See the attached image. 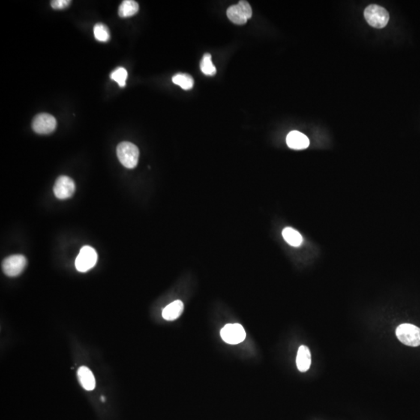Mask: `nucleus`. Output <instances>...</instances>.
Here are the masks:
<instances>
[{"label": "nucleus", "instance_id": "nucleus-1", "mask_svg": "<svg viewBox=\"0 0 420 420\" xmlns=\"http://www.w3.org/2000/svg\"><path fill=\"white\" fill-rule=\"evenodd\" d=\"M117 156L121 164L129 169L136 167L139 161L138 147L130 142H122L117 147Z\"/></svg>", "mask_w": 420, "mask_h": 420}, {"label": "nucleus", "instance_id": "nucleus-2", "mask_svg": "<svg viewBox=\"0 0 420 420\" xmlns=\"http://www.w3.org/2000/svg\"><path fill=\"white\" fill-rule=\"evenodd\" d=\"M364 17L367 23L375 28H383L389 21V13L383 7L376 4L369 6L364 10Z\"/></svg>", "mask_w": 420, "mask_h": 420}, {"label": "nucleus", "instance_id": "nucleus-3", "mask_svg": "<svg viewBox=\"0 0 420 420\" xmlns=\"http://www.w3.org/2000/svg\"><path fill=\"white\" fill-rule=\"evenodd\" d=\"M396 336L399 341L406 346H420V328L412 324H402L396 328Z\"/></svg>", "mask_w": 420, "mask_h": 420}, {"label": "nucleus", "instance_id": "nucleus-4", "mask_svg": "<svg viewBox=\"0 0 420 420\" xmlns=\"http://www.w3.org/2000/svg\"><path fill=\"white\" fill-rule=\"evenodd\" d=\"M226 15L229 20L235 25H244L252 16L251 7L247 1H240L236 5L231 6L227 9Z\"/></svg>", "mask_w": 420, "mask_h": 420}, {"label": "nucleus", "instance_id": "nucleus-5", "mask_svg": "<svg viewBox=\"0 0 420 420\" xmlns=\"http://www.w3.org/2000/svg\"><path fill=\"white\" fill-rule=\"evenodd\" d=\"M97 253L91 246H84L81 248L76 259V269L80 272H86L94 268L97 264Z\"/></svg>", "mask_w": 420, "mask_h": 420}, {"label": "nucleus", "instance_id": "nucleus-6", "mask_svg": "<svg viewBox=\"0 0 420 420\" xmlns=\"http://www.w3.org/2000/svg\"><path fill=\"white\" fill-rule=\"evenodd\" d=\"M220 335L225 343L237 345L245 340L246 331L241 324H227L222 328Z\"/></svg>", "mask_w": 420, "mask_h": 420}, {"label": "nucleus", "instance_id": "nucleus-7", "mask_svg": "<svg viewBox=\"0 0 420 420\" xmlns=\"http://www.w3.org/2000/svg\"><path fill=\"white\" fill-rule=\"evenodd\" d=\"M56 119L52 115L41 113L36 115L32 121L33 130L37 134H50L56 128Z\"/></svg>", "mask_w": 420, "mask_h": 420}, {"label": "nucleus", "instance_id": "nucleus-8", "mask_svg": "<svg viewBox=\"0 0 420 420\" xmlns=\"http://www.w3.org/2000/svg\"><path fill=\"white\" fill-rule=\"evenodd\" d=\"M27 259L22 255H14L7 258L3 262V270L6 275L10 277H17L26 267Z\"/></svg>", "mask_w": 420, "mask_h": 420}, {"label": "nucleus", "instance_id": "nucleus-9", "mask_svg": "<svg viewBox=\"0 0 420 420\" xmlns=\"http://www.w3.org/2000/svg\"><path fill=\"white\" fill-rule=\"evenodd\" d=\"M76 186L72 178L67 176L58 177L54 185V194L59 199H69L74 193Z\"/></svg>", "mask_w": 420, "mask_h": 420}, {"label": "nucleus", "instance_id": "nucleus-10", "mask_svg": "<svg viewBox=\"0 0 420 420\" xmlns=\"http://www.w3.org/2000/svg\"><path fill=\"white\" fill-rule=\"evenodd\" d=\"M288 146L293 150H304L310 145L308 138L298 131H292L286 136Z\"/></svg>", "mask_w": 420, "mask_h": 420}, {"label": "nucleus", "instance_id": "nucleus-11", "mask_svg": "<svg viewBox=\"0 0 420 420\" xmlns=\"http://www.w3.org/2000/svg\"><path fill=\"white\" fill-rule=\"evenodd\" d=\"M78 379L81 386L87 391H93L96 387L95 377L88 367L82 366L77 372Z\"/></svg>", "mask_w": 420, "mask_h": 420}, {"label": "nucleus", "instance_id": "nucleus-12", "mask_svg": "<svg viewBox=\"0 0 420 420\" xmlns=\"http://www.w3.org/2000/svg\"><path fill=\"white\" fill-rule=\"evenodd\" d=\"M182 301H175L168 304L162 312V316L166 321H175L181 316L184 311Z\"/></svg>", "mask_w": 420, "mask_h": 420}, {"label": "nucleus", "instance_id": "nucleus-13", "mask_svg": "<svg viewBox=\"0 0 420 420\" xmlns=\"http://www.w3.org/2000/svg\"><path fill=\"white\" fill-rule=\"evenodd\" d=\"M297 367L301 372H306L311 364V354L310 349L306 346H301L297 355Z\"/></svg>", "mask_w": 420, "mask_h": 420}, {"label": "nucleus", "instance_id": "nucleus-14", "mask_svg": "<svg viewBox=\"0 0 420 420\" xmlns=\"http://www.w3.org/2000/svg\"><path fill=\"white\" fill-rule=\"evenodd\" d=\"M139 4L133 0H124L118 8V15L121 17L134 16L139 11Z\"/></svg>", "mask_w": 420, "mask_h": 420}, {"label": "nucleus", "instance_id": "nucleus-15", "mask_svg": "<svg viewBox=\"0 0 420 420\" xmlns=\"http://www.w3.org/2000/svg\"><path fill=\"white\" fill-rule=\"evenodd\" d=\"M283 237L285 241L292 247H299L303 242L301 234L292 227L285 228L283 230Z\"/></svg>", "mask_w": 420, "mask_h": 420}, {"label": "nucleus", "instance_id": "nucleus-16", "mask_svg": "<svg viewBox=\"0 0 420 420\" xmlns=\"http://www.w3.org/2000/svg\"><path fill=\"white\" fill-rule=\"evenodd\" d=\"M174 83L181 87L183 90H191L194 85V79L193 76L187 73H178L172 78Z\"/></svg>", "mask_w": 420, "mask_h": 420}, {"label": "nucleus", "instance_id": "nucleus-17", "mask_svg": "<svg viewBox=\"0 0 420 420\" xmlns=\"http://www.w3.org/2000/svg\"><path fill=\"white\" fill-rule=\"evenodd\" d=\"M200 69L202 73L206 76H214L217 73V69L214 67L212 56L209 53L205 54L202 57L200 62Z\"/></svg>", "mask_w": 420, "mask_h": 420}, {"label": "nucleus", "instance_id": "nucleus-18", "mask_svg": "<svg viewBox=\"0 0 420 420\" xmlns=\"http://www.w3.org/2000/svg\"><path fill=\"white\" fill-rule=\"evenodd\" d=\"M94 37L98 41L106 42L110 39L109 28L103 24L98 23L94 28Z\"/></svg>", "mask_w": 420, "mask_h": 420}, {"label": "nucleus", "instance_id": "nucleus-19", "mask_svg": "<svg viewBox=\"0 0 420 420\" xmlns=\"http://www.w3.org/2000/svg\"><path fill=\"white\" fill-rule=\"evenodd\" d=\"M127 77L128 72L123 67H118L111 74V79L115 81L119 85L120 88H124L125 86Z\"/></svg>", "mask_w": 420, "mask_h": 420}, {"label": "nucleus", "instance_id": "nucleus-20", "mask_svg": "<svg viewBox=\"0 0 420 420\" xmlns=\"http://www.w3.org/2000/svg\"><path fill=\"white\" fill-rule=\"evenodd\" d=\"M71 1L70 0H54L51 3V6L55 10H61V9L67 8L70 5Z\"/></svg>", "mask_w": 420, "mask_h": 420}, {"label": "nucleus", "instance_id": "nucleus-21", "mask_svg": "<svg viewBox=\"0 0 420 420\" xmlns=\"http://www.w3.org/2000/svg\"><path fill=\"white\" fill-rule=\"evenodd\" d=\"M101 401L102 402H104L105 401L104 397H101Z\"/></svg>", "mask_w": 420, "mask_h": 420}]
</instances>
